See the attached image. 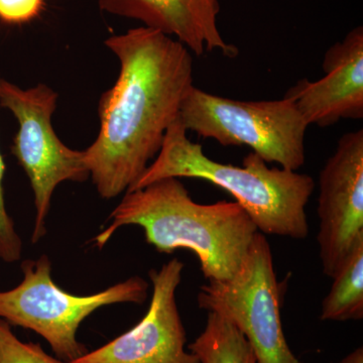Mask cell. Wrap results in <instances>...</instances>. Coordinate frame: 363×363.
<instances>
[{"label": "cell", "mask_w": 363, "mask_h": 363, "mask_svg": "<svg viewBox=\"0 0 363 363\" xmlns=\"http://www.w3.org/2000/svg\"><path fill=\"white\" fill-rule=\"evenodd\" d=\"M104 13L140 21L180 42L196 56L219 52L226 58L240 55L218 28L219 0H98Z\"/></svg>", "instance_id": "8fae6325"}, {"label": "cell", "mask_w": 363, "mask_h": 363, "mask_svg": "<svg viewBox=\"0 0 363 363\" xmlns=\"http://www.w3.org/2000/svg\"><path fill=\"white\" fill-rule=\"evenodd\" d=\"M324 77L301 79L286 91L308 125L328 128L363 118V28L357 26L325 52Z\"/></svg>", "instance_id": "30bf717a"}, {"label": "cell", "mask_w": 363, "mask_h": 363, "mask_svg": "<svg viewBox=\"0 0 363 363\" xmlns=\"http://www.w3.org/2000/svg\"><path fill=\"white\" fill-rule=\"evenodd\" d=\"M111 223L94 238L102 248L119 227L138 225L157 252L191 250L208 281L233 278L259 229L238 203L199 204L177 178L126 192L109 216Z\"/></svg>", "instance_id": "7a4b0ae2"}, {"label": "cell", "mask_w": 363, "mask_h": 363, "mask_svg": "<svg viewBox=\"0 0 363 363\" xmlns=\"http://www.w3.org/2000/svg\"><path fill=\"white\" fill-rule=\"evenodd\" d=\"M188 348L199 363H257L240 329L216 313L208 312L204 330Z\"/></svg>", "instance_id": "7c38bea8"}, {"label": "cell", "mask_w": 363, "mask_h": 363, "mask_svg": "<svg viewBox=\"0 0 363 363\" xmlns=\"http://www.w3.org/2000/svg\"><path fill=\"white\" fill-rule=\"evenodd\" d=\"M23 281L11 291L0 292V319L40 334L55 354L66 362L88 352L77 340L81 323L104 306L116 303L142 304L149 284L135 276L90 296L65 292L52 279L51 260L47 255L21 264Z\"/></svg>", "instance_id": "5b68a950"}, {"label": "cell", "mask_w": 363, "mask_h": 363, "mask_svg": "<svg viewBox=\"0 0 363 363\" xmlns=\"http://www.w3.org/2000/svg\"><path fill=\"white\" fill-rule=\"evenodd\" d=\"M4 166L0 152V259L6 262H18L21 257L23 243L16 229L13 219L7 214L4 196Z\"/></svg>", "instance_id": "9a60e30c"}, {"label": "cell", "mask_w": 363, "mask_h": 363, "mask_svg": "<svg viewBox=\"0 0 363 363\" xmlns=\"http://www.w3.org/2000/svg\"><path fill=\"white\" fill-rule=\"evenodd\" d=\"M186 130L211 138L223 147H250L267 164L298 171L306 162L308 123L292 100L241 101L195 87L181 105Z\"/></svg>", "instance_id": "277c9868"}, {"label": "cell", "mask_w": 363, "mask_h": 363, "mask_svg": "<svg viewBox=\"0 0 363 363\" xmlns=\"http://www.w3.org/2000/svg\"><path fill=\"white\" fill-rule=\"evenodd\" d=\"M328 295L322 302V321H358L363 318V240L333 277Z\"/></svg>", "instance_id": "4fadbf2b"}, {"label": "cell", "mask_w": 363, "mask_h": 363, "mask_svg": "<svg viewBox=\"0 0 363 363\" xmlns=\"http://www.w3.org/2000/svg\"><path fill=\"white\" fill-rule=\"evenodd\" d=\"M187 133L178 116L167 130L157 156L126 192L166 178L200 179L233 196L264 235L307 238L306 206L315 189L311 176L271 168L253 152L243 159L242 167L221 164L208 157Z\"/></svg>", "instance_id": "3957f363"}, {"label": "cell", "mask_w": 363, "mask_h": 363, "mask_svg": "<svg viewBox=\"0 0 363 363\" xmlns=\"http://www.w3.org/2000/svg\"><path fill=\"white\" fill-rule=\"evenodd\" d=\"M121 65L98 102L100 128L84 150L98 194L125 193L159 154L193 85V57L185 45L140 26L105 40Z\"/></svg>", "instance_id": "6da1fadb"}, {"label": "cell", "mask_w": 363, "mask_h": 363, "mask_svg": "<svg viewBox=\"0 0 363 363\" xmlns=\"http://www.w3.org/2000/svg\"><path fill=\"white\" fill-rule=\"evenodd\" d=\"M274 267L271 245L259 231L233 278L208 281L200 288L198 306L233 322L252 346L257 363H304L284 334Z\"/></svg>", "instance_id": "52a82bcc"}, {"label": "cell", "mask_w": 363, "mask_h": 363, "mask_svg": "<svg viewBox=\"0 0 363 363\" xmlns=\"http://www.w3.org/2000/svg\"><path fill=\"white\" fill-rule=\"evenodd\" d=\"M338 363H363V348L358 347Z\"/></svg>", "instance_id": "e0dca14e"}, {"label": "cell", "mask_w": 363, "mask_h": 363, "mask_svg": "<svg viewBox=\"0 0 363 363\" xmlns=\"http://www.w3.org/2000/svg\"><path fill=\"white\" fill-rule=\"evenodd\" d=\"M0 363H62L48 355L40 344L23 343L11 325L0 319Z\"/></svg>", "instance_id": "5bb4252c"}, {"label": "cell", "mask_w": 363, "mask_h": 363, "mask_svg": "<svg viewBox=\"0 0 363 363\" xmlns=\"http://www.w3.org/2000/svg\"><path fill=\"white\" fill-rule=\"evenodd\" d=\"M317 213L320 260L332 279L363 240V130L341 136L320 171Z\"/></svg>", "instance_id": "ba28073f"}, {"label": "cell", "mask_w": 363, "mask_h": 363, "mask_svg": "<svg viewBox=\"0 0 363 363\" xmlns=\"http://www.w3.org/2000/svg\"><path fill=\"white\" fill-rule=\"evenodd\" d=\"M184 264L173 259L150 271L149 311L130 330L98 350L66 363H199L185 350L186 330L177 306Z\"/></svg>", "instance_id": "9c48e42d"}, {"label": "cell", "mask_w": 363, "mask_h": 363, "mask_svg": "<svg viewBox=\"0 0 363 363\" xmlns=\"http://www.w3.org/2000/svg\"><path fill=\"white\" fill-rule=\"evenodd\" d=\"M58 98L44 83L23 89L0 79V107L9 109L18 123L11 152L30 179L35 199L33 243L47 233L45 219L57 186L86 181L90 176L84 150L70 149L55 133L52 117Z\"/></svg>", "instance_id": "8992f818"}, {"label": "cell", "mask_w": 363, "mask_h": 363, "mask_svg": "<svg viewBox=\"0 0 363 363\" xmlns=\"http://www.w3.org/2000/svg\"><path fill=\"white\" fill-rule=\"evenodd\" d=\"M43 7L44 0H0V21L11 26L30 23Z\"/></svg>", "instance_id": "2e32d148"}]
</instances>
